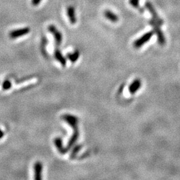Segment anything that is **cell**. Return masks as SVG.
Segmentation results:
<instances>
[{
    "mask_svg": "<svg viewBox=\"0 0 180 180\" xmlns=\"http://www.w3.org/2000/svg\"><path fill=\"white\" fill-rule=\"evenodd\" d=\"M30 29L29 28H20L18 29H14L12 30V32H10L9 33V38L11 39H16L20 37H22V36L27 35L29 33Z\"/></svg>",
    "mask_w": 180,
    "mask_h": 180,
    "instance_id": "obj_5",
    "label": "cell"
},
{
    "mask_svg": "<svg viewBox=\"0 0 180 180\" xmlns=\"http://www.w3.org/2000/svg\"><path fill=\"white\" fill-rule=\"evenodd\" d=\"M67 15L71 24H75L77 22V18L75 15V8L73 6H69L67 9Z\"/></svg>",
    "mask_w": 180,
    "mask_h": 180,
    "instance_id": "obj_11",
    "label": "cell"
},
{
    "mask_svg": "<svg viewBox=\"0 0 180 180\" xmlns=\"http://www.w3.org/2000/svg\"><path fill=\"white\" fill-rule=\"evenodd\" d=\"M130 3L133 7L138 8L140 6V0H130Z\"/></svg>",
    "mask_w": 180,
    "mask_h": 180,
    "instance_id": "obj_17",
    "label": "cell"
},
{
    "mask_svg": "<svg viewBox=\"0 0 180 180\" xmlns=\"http://www.w3.org/2000/svg\"><path fill=\"white\" fill-rule=\"evenodd\" d=\"M104 16L113 23H116L119 20V17L114 12L110 11V10H106L104 12Z\"/></svg>",
    "mask_w": 180,
    "mask_h": 180,
    "instance_id": "obj_12",
    "label": "cell"
},
{
    "mask_svg": "<svg viewBox=\"0 0 180 180\" xmlns=\"http://www.w3.org/2000/svg\"><path fill=\"white\" fill-rule=\"evenodd\" d=\"M41 1H42V0H32V3L33 6H37L39 4Z\"/></svg>",
    "mask_w": 180,
    "mask_h": 180,
    "instance_id": "obj_18",
    "label": "cell"
},
{
    "mask_svg": "<svg viewBox=\"0 0 180 180\" xmlns=\"http://www.w3.org/2000/svg\"><path fill=\"white\" fill-rule=\"evenodd\" d=\"M12 87V83L9 80H5L2 84V88L4 90H8Z\"/></svg>",
    "mask_w": 180,
    "mask_h": 180,
    "instance_id": "obj_16",
    "label": "cell"
},
{
    "mask_svg": "<svg viewBox=\"0 0 180 180\" xmlns=\"http://www.w3.org/2000/svg\"><path fill=\"white\" fill-rule=\"evenodd\" d=\"M80 53L78 50H75L73 53H69L67 54V58H68L71 62L75 63L79 59Z\"/></svg>",
    "mask_w": 180,
    "mask_h": 180,
    "instance_id": "obj_14",
    "label": "cell"
},
{
    "mask_svg": "<svg viewBox=\"0 0 180 180\" xmlns=\"http://www.w3.org/2000/svg\"><path fill=\"white\" fill-rule=\"evenodd\" d=\"M48 30L49 32L53 35L54 38L55 39V45L57 47L59 46L62 42V34L59 32V31L56 28V27L54 25H50L48 27Z\"/></svg>",
    "mask_w": 180,
    "mask_h": 180,
    "instance_id": "obj_3",
    "label": "cell"
},
{
    "mask_svg": "<svg viewBox=\"0 0 180 180\" xmlns=\"http://www.w3.org/2000/svg\"><path fill=\"white\" fill-rule=\"evenodd\" d=\"M141 86V81L140 79H136L133 81L129 86V91L131 94H134L140 89Z\"/></svg>",
    "mask_w": 180,
    "mask_h": 180,
    "instance_id": "obj_9",
    "label": "cell"
},
{
    "mask_svg": "<svg viewBox=\"0 0 180 180\" xmlns=\"http://www.w3.org/2000/svg\"><path fill=\"white\" fill-rule=\"evenodd\" d=\"M149 23H150L151 25V26L152 27L153 33H155L157 35L159 44H160L162 45L165 44L166 42V39L165 37H164L163 33L162 32V31L160 28L161 25H159L155 21H153V19H151L150 21L149 22Z\"/></svg>",
    "mask_w": 180,
    "mask_h": 180,
    "instance_id": "obj_1",
    "label": "cell"
},
{
    "mask_svg": "<svg viewBox=\"0 0 180 180\" xmlns=\"http://www.w3.org/2000/svg\"><path fill=\"white\" fill-rule=\"evenodd\" d=\"M54 58L62 66L65 67L67 63L66 59L65 58H64V56L62 55V54L61 53L60 50L59 49V48H58V47L54 50Z\"/></svg>",
    "mask_w": 180,
    "mask_h": 180,
    "instance_id": "obj_10",
    "label": "cell"
},
{
    "mask_svg": "<svg viewBox=\"0 0 180 180\" xmlns=\"http://www.w3.org/2000/svg\"><path fill=\"white\" fill-rule=\"evenodd\" d=\"M4 136V132L0 129V139H2Z\"/></svg>",
    "mask_w": 180,
    "mask_h": 180,
    "instance_id": "obj_19",
    "label": "cell"
},
{
    "mask_svg": "<svg viewBox=\"0 0 180 180\" xmlns=\"http://www.w3.org/2000/svg\"><path fill=\"white\" fill-rule=\"evenodd\" d=\"M73 130H74L73 135L71 136V138L69 139L68 145H67V146L65 147L66 152H68L70 150V149L75 145V143H76L77 141H78V138H79L80 132H79V130H78V127H73Z\"/></svg>",
    "mask_w": 180,
    "mask_h": 180,
    "instance_id": "obj_6",
    "label": "cell"
},
{
    "mask_svg": "<svg viewBox=\"0 0 180 180\" xmlns=\"http://www.w3.org/2000/svg\"><path fill=\"white\" fill-rule=\"evenodd\" d=\"M81 146L80 145H78V146H75L74 147V148L73 149V150H72V152L71 153V155H70V158L71 159H74L76 156H77V154H78V153L80 151V150L81 149Z\"/></svg>",
    "mask_w": 180,
    "mask_h": 180,
    "instance_id": "obj_15",
    "label": "cell"
},
{
    "mask_svg": "<svg viewBox=\"0 0 180 180\" xmlns=\"http://www.w3.org/2000/svg\"><path fill=\"white\" fill-rule=\"evenodd\" d=\"M61 118L68 123L72 128L75 127H78V118L77 117L72 116V115H69V114H65L62 116Z\"/></svg>",
    "mask_w": 180,
    "mask_h": 180,
    "instance_id": "obj_7",
    "label": "cell"
},
{
    "mask_svg": "<svg viewBox=\"0 0 180 180\" xmlns=\"http://www.w3.org/2000/svg\"><path fill=\"white\" fill-rule=\"evenodd\" d=\"M54 143L55 147H57L58 150L61 154H65L67 152L65 151V148L63 146V142L60 137H56L54 140Z\"/></svg>",
    "mask_w": 180,
    "mask_h": 180,
    "instance_id": "obj_13",
    "label": "cell"
},
{
    "mask_svg": "<svg viewBox=\"0 0 180 180\" xmlns=\"http://www.w3.org/2000/svg\"><path fill=\"white\" fill-rule=\"evenodd\" d=\"M33 168H34V175H35L34 179L35 180H41L42 179V173L43 170V165H42V162H36L34 164Z\"/></svg>",
    "mask_w": 180,
    "mask_h": 180,
    "instance_id": "obj_8",
    "label": "cell"
},
{
    "mask_svg": "<svg viewBox=\"0 0 180 180\" xmlns=\"http://www.w3.org/2000/svg\"><path fill=\"white\" fill-rule=\"evenodd\" d=\"M153 33H154L153 32L150 31V32H148L146 33L143 35L141 38L136 39L134 42V43H133V46H134V48L137 49L140 48L142 45L146 44L149 40H150V39L153 35Z\"/></svg>",
    "mask_w": 180,
    "mask_h": 180,
    "instance_id": "obj_2",
    "label": "cell"
},
{
    "mask_svg": "<svg viewBox=\"0 0 180 180\" xmlns=\"http://www.w3.org/2000/svg\"><path fill=\"white\" fill-rule=\"evenodd\" d=\"M146 8H147V9L149 11L152 15V19L153 21H155L157 23H158L159 25H162L163 24V19L159 18V16L158 15L156 9L153 8V5L150 3V2H146Z\"/></svg>",
    "mask_w": 180,
    "mask_h": 180,
    "instance_id": "obj_4",
    "label": "cell"
}]
</instances>
